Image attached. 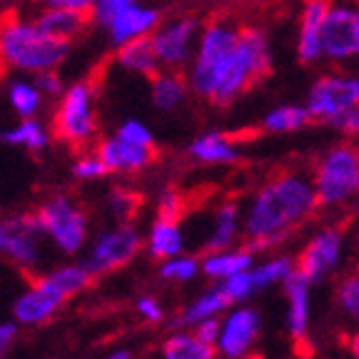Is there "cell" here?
<instances>
[{
	"label": "cell",
	"mask_w": 359,
	"mask_h": 359,
	"mask_svg": "<svg viewBox=\"0 0 359 359\" xmlns=\"http://www.w3.org/2000/svg\"><path fill=\"white\" fill-rule=\"evenodd\" d=\"M272 40L259 25L215 18L200 28L190 65L182 70L190 95L210 105H232L272 73Z\"/></svg>",
	"instance_id": "6da1fadb"
},
{
	"label": "cell",
	"mask_w": 359,
	"mask_h": 359,
	"mask_svg": "<svg viewBox=\"0 0 359 359\" xmlns=\"http://www.w3.org/2000/svg\"><path fill=\"white\" fill-rule=\"evenodd\" d=\"M320 210L312 177L302 170H285L264 182L242 210V230L250 240V250L275 247L307 222Z\"/></svg>",
	"instance_id": "7a4b0ae2"
},
{
	"label": "cell",
	"mask_w": 359,
	"mask_h": 359,
	"mask_svg": "<svg viewBox=\"0 0 359 359\" xmlns=\"http://www.w3.org/2000/svg\"><path fill=\"white\" fill-rule=\"evenodd\" d=\"M70 55V43L53 38L38 22H30L15 13H0V67L20 73L57 70Z\"/></svg>",
	"instance_id": "3957f363"
},
{
	"label": "cell",
	"mask_w": 359,
	"mask_h": 359,
	"mask_svg": "<svg viewBox=\"0 0 359 359\" xmlns=\"http://www.w3.org/2000/svg\"><path fill=\"white\" fill-rule=\"evenodd\" d=\"M309 177L320 208H344L354 202L359 197L357 147L349 140L327 147L317 157Z\"/></svg>",
	"instance_id": "277c9868"
},
{
	"label": "cell",
	"mask_w": 359,
	"mask_h": 359,
	"mask_svg": "<svg viewBox=\"0 0 359 359\" xmlns=\"http://www.w3.org/2000/svg\"><path fill=\"white\" fill-rule=\"evenodd\" d=\"M33 217L38 222L43 237L55 245L57 252L75 257L88 245L90 217L75 197L65 195V192L45 197L38 208L33 210Z\"/></svg>",
	"instance_id": "5b68a950"
},
{
	"label": "cell",
	"mask_w": 359,
	"mask_h": 359,
	"mask_svg": "<svg viewBox=\"0 0 359 359\" xmlns=\"http://www.w3.org/2000/svg\"><path fill=\"white\" fill-rule=\"evenodd\" d=\"M50 133L55 140L65 142L73 150H85L97 137V112H95V83L80 80L62 90L57 107L53 112Z\"/></svg>",
	"instance_id": "8992f818"
},
{
	"label": "cell",
	"mask_w": 359,
	"mask_h": 359,
	"mask_svg": "<svg viewBox=\"0 0 359 359\" xmlns=\"http://www.w3.org/2000/svg\"><path fill=\"white\" fill-rule=\"evenodd\" d=\"M359 105V67L357 65H332L312 80L304 97L312 123L330 125L344 110Z\"/></svg>",
	"instance_id": "52a82bcc"
},
{
	"label": "cell",
	"mask_w": 359,
	"mask_h": 359,
	"mask_svg": "<svg viewBox=\"0 0 359 359\" xmlns=\"http://www.w3.org/2000/svg\"><path fill=\"white\" fill-rule=\"evenodd\" d=\"M327 65H359V0H330L322 20Z\"/></svg>",
	"instance_id": "ba28073f"
},
{
	"label": "cell",
	"mask_w": 359,
	"mask_h": 359,
	"mask_svg": "<svg viewBox=\"0 0 359 359\" xmlns=\"http://www.w3.org/2000/svg\"><path fill=\"white\" fill-rule=\"evenodd\" d=\"M88 252L83 264L93 277L112 275L125 269L142 252V235L133 222H115L107 230H100L93 240H88Z\"/></svg>",
	"instance_id": "9c48e42d"
},
{
	"label": "cell",
	"mask_w": 359,
	"mask_h": 359,
	"mask_svg": "<svg viewBox=\"0 0 359 359\" xmlns=\"http://www.w3.org/2000/svg\"><path fill=\"white\" fill-rule=\"evenodd\" d=\"M43 232L33 212H20L3 217L0 222V257L13 267L38 275L43 264Z\"/></svg>",
	"instance_id": "30bf717a"
},
{
	"label": "cell",
	"mask_w": 359,
	"mask_h": 359,
	"mask_svg": "<svg viewBox=\"0 0 359 359\" xmlns=\"http://www.w3.org/2000/svg\"><path fill=\"white\" fill-rule=\"evenodd\" d=\"M200 22L192 15L168 18L150 33L152 50L157 62L165 70H185L192 60L197 38H200Z\"/></svg>",
	"instance_id": "8fae6325"
},
{
	"label": "cell",
	"mask_w": 359,
	"mask_h": 359,
	"mask_svg": "<svg viewBox=\"0 0 359 359\" xmlns=\"http://www.w3.org/2000/svg\"><path fill=\"white\" fill-rule=\"evenodd\" d=\"M342 247H344V230L339 224L322 227V230L304 245L294 269H297L302 277H307L309 285L325 280L332 269L339 264V259H342Z\"/></svg>",
	"instance_id": "7c38bea8"
},
{
	"label": "cell",
	"mask_w": 359,
	"mask_h": 359,
	"mask_svg": "<svg viewBox=\"0 0 359 359\" xmlns=\"http://www.w3.org/2000/svg\"><path fill=\"white\" fill-rule=\"evenodd\" d=\"M65 304L67 299L60 292H55L43 277L35 275L13 302V320L20 327H45L62 312Z\"/></svg>",
	"instance_id": "4fadbf2b"
},
{
	"label": "cell",
	"mask_w": 359,
	"mask_h": 359,
	"mask_svg": "<svg viewBox=\"0 0 359 359\" xmlns=\"http://www.w3.org/2000/svg\"><path fill=\"white\" fill-rule=\"evenodd\" d=\"M163 22V11L150 6L145 0H128L110 20L105 22L107 38L115 48L130 43V40L147 38L152 30Z\"/></svg>",
	"instance_id": "5bb4252c"
},
{
	"label": "cell",
	"mask_w": 359,
	"mask_h": 359,
	"mask_svg": "<svg viewBox=\"0 0 359 359\" xmlns=\"http://www.w3.org/2000/svg\"><path fill=\"white\" fill-rule=\"evenodd\" d=\"M259 312L255 307L232 309L224 320H219V334L215 349L224 359H242L259 337Z\"/></svg>",
	"instance_id": "9a60e30c"
},
{
	"label": "cell",
	"mask_w": 359,
	"mask_h": 359,
	"mask_svg": "<svg viewBox=\"0 0 359 359\" xmlns=\"http://www.w3.org/2000/svg\"><path fill=\"white\" fill-rule=\"evenodd\" d=\"M330 0H302L297 15V30H294V55L299 65L317 67L325 62L322 57V20Z\"/></svg>",
	"instance_id": "2e32d148"
},
{
	"label": "cell",
	"mask_w": 359,
	"mask_h": 359,
	"mask_svg": "<svg viewBox=\"0 0 359 359\" xmlns=\"http://www.w3.org/2000/svg\"><path fill=\"white\" fill-rule=\"evenodd\" d=\"M95 152L100 155L107 175H135L147 170L157 160V145H133L128 140H120L118 135L102 137L97 142Z\"/></svg>",
	"instance_id": "e0dca14e"
},
{
	"label": "cell",
	"mask_w": 359,
	"mask_h": 359,
	"mask_svg": "<svg viewBox=\"0 0 359 359\" xmlns=\"http://www.w3.org/2000/svg\"><path fill=\"white\" fill-rule=\"evenodd\" d=\"M187 155L200 165L208 168H224V165H235L240 160V142L227 133L210 130V133L197 135L187 147Z\"/></svg>",
	"instance_id": "ac0fdd59"
},
{
	"label": "cell",
	"mask_w": 359,
	"mask_h": 359,
	"mask_svg": "<svg viewBox=\"0 0 359 359\" xmlns=\"http://www.w3.org/2000/svg\"><path fill=\"white\" fill-rule=\"evenodd\" d=\"M309 280L302 277L297 269H292L285 280V294L290 309H287V330L297 344H307L309 337Z\"/></svg>",
	"instance_id": "d6986e66"
},
{
	"label": "cell",
	"mask_w": 359,
	"mask_h": 359,
	"mask_svg": "<svg viewBox=\"0 0 359 359\" xmlns=\"http://www.w3.org/2000/svg\"><path fill=\"white\" fill-rule=\"evenodd\" d=\"M142 247L152 259H160V262L185 252V232L180 227V219L155 217L147 230V237L142 240Z\"/></svg>",
	"instance_id": "ffe728a7"
},
{
	"label": "cell",
	"mask_w": 359,
	"mask_h": 359,
	"mask_svg": "<svg viewBox=\"0 0 359 359\" xmlns=\"http://www.w3.org/2000/svg\"><path fill=\"white\" fill-rule=\"evenodd\" d=\"M150 97L157 110L172 112L190 97V88L182 70H165L160 67L150 78Z\"/></svg>",
	"instance_id": "44dd1931"
},
{
	"label": "cell",
	"mask_w": 359,
	"mask_h": 359,
	"mask_svg": "<svg viewBox=\"0 0 359 359\" xmlns=\"http://www.w3.org/2000/svg\"><path fill=\"white\" fill-rule=\"evenodd\" d=\"M40 28L45 33H50L53 38H60V40H75L78 35L85 33L90 22V13L85 11H70V8H45L38 18H35Z\"/></svg>",
	"instance_id": "7402d4cb"
},
{
	"label": "cell",
	"mask_w": 359,
	"mask_h": 359,
	"mask_svg": "<svg viewBox=\"0 0 359 359\" xmlns=\"http://www.w3.org/2000/svg\"><path fill=\"white\" fill-rule=\"evenodd\" d=\"M242 232V208L235 200H224L212 215V230L208 237V250H227L237 242Z\"/></svg>",
	"instance_id": "603a6c76"
},
{
	"label": "cell",
	"mask_w": 359,
	"mask_h": 359,
	"mask_svg": "<svg viewBox=\"0 0 359 359\" xmlns=\"http://www.w3.org/2000/svg\"><path fill=\"white\" fill-rule=\"evenodd\" d=\"M312 123L304 102H280L269 107L259 120V130L267 135H292Z\"/></svg>",
	"instance_id": "cb8c5ba5"
},
{
	"label": "cell",
	"mask_w": 359,
	"mask_h": 359,
	"mask_svg": "<svg viewBox=\"0 0 359 359\" xmlns=\"http://www.w3.org/2000/svg\"><path fill=\"white\" fill-rule=\"evenodd\" d=\"M255 264V252L250 247L245 250H215V252H208L205 259H200V269L210 280H224V277H232L237 272H245Z\"/></svg>",
	"instance_id": "d4e9b609"
},
{
	"label": "cell",
	"mask_w": 359,
	"mask_h": 359,
	"mask_svg": "<svg viewBox=\"0 0 359 359\" xmlns=\"http://www.w3.org/2000/svg\"><path fill=\"white\" fill-rule=\"evenodd\" d=\"M115 62H118L123 70H128V73L140 75V78H147V80L160 70V62H157V55H155V50H152L150 35L120 45L118 50H115Z\"/></svg>",
	"instance_id": "484cf974"
},
{
	"label": "cell",
	"mask_w": 359,
	"mask_h": 359,
	"mask_svg": "<svg viewBox=\"0 0 359 359\" xmlns=\"http://www.w3.org/2000/svg\"><path fill=\"white\" fill-rule=\"evenodd\" d=\"M0 140L11 147H20L28 152H43L50 147L53 133L48 125H43L38 118H20V123L0 133Z\"/></svg>",
	"instance_id": "4316f807"
},
{
	"label": "cell",
	"mask_w": 359,
	"mask_h": 359,
	"mask_svg": "<svg viewBox=\"0 0 359 359\" xmlns=\"http://www.w3.org/2000/svg\"><path fill=\"white\" fill-rule=\"evenodd\" d=\"M215 344L202 342L192 330L172 332L163 342V359H215Z\"/></svg>",
	"instance_id": "83f0119b"
},
{
	"label": "cell",
	"mask_w": 359,
	"mask_h": 359,
	"mask_svg": "<svg viewBox=\"0 0 359 359\" xmlns=\"http://www.w3.org/2000/svg\"><path fill=\"white\" fill-rule=\"evenodd\" d=\"M227 307H230V299H227V294L222 292V287L215 285V287H210V290L202 292L200 297L192 299V302L187 304L185 312L177 317L175 325L192 327L202 320H210V317H219Z\"/></svg>",
	"instance_id": "f1b7e54d"
},
{
	"label": "cell",
	"mask_w": 359,
	"mask_h": 359,
	"mask_svg": "<svg viewBox=\"0 0 359 359\" xmlns=\"http://www.w3.org/2000/svg\"><path fill=\"white\" fill-rule=\"evenodd\" d=\"M8 102L18 118H35L43 107V93L28 80H13L8 85Z\"/></svg>",
	"instance_id": "f546056e"
},
{
	"label": "cell",
	"mask_w": 359,
	"mask_h": 359,
	"mask_svg": "<svg viewBox=\"0 0 359 359\" xmlns=\"http://www.w3.org/2000/svg\"><path fill=\"white\" fill-rule=\"evenodd\" d=\"M292 269H294V262L290 257H275V259H267V262L257 264V267H250V280H252L255 287V294L272 285H280V282L287 280Z\"/></svg>",
	"instance_id": "4dcf8cb0"
},
{
	"label": "cell",
	"mask_w": 359,
	"mask_h": 359,
	"mask_svg": "<svg viewBox=\"0 0 359 359\" xmlns=\"http://www.w3.org/2000/svg\"><path fill=\"white\" fill-rule=\"evenodd\" d=\"M200 272H202L200 257H195V255H185V252L163 259V264H160V277H163L165 282H175V285L192 282Z\"/></svg>",
	"instance_id": "1f68e13d"
},
{
	"label": "cell",
	"mask_w": 359,
	"mask_h": 359,
	"mask_svg": "<svg viewBox=\"0 0 359 359\" xmlns=\"http://www.w3.org/2000/svg\"><path fill=\"white\" fill-rule=\"evenodd\" d=\"M140 195L130 187H112L107 192V210L115 222H133L135 215L140 212Z\"/></svg>",
	"instance_id": "d6a6232c"
},
{
	"label": "cell",
	"mask_w": 359,
	"mask_h": 359,
	"mask_svg": "<svg viewBox=\"0 0 359 359\" xmlns=\"http://www.w3.org/2000/svg\"><path fill=\"white\" fill-rule=\"evenodd\" d=\"M73 175L83 182H93V180L107 177V170L95 150H80V155L73 163Z\"/></svg>",
	"instance_id": "836d02e7"
},
{
	"label": "cell",
	"mask_w": 359,
	"mask_h": 359,
	"mask_svg": "<svg viewBox=\"0 0 359 359\" xmlns=\"http://www.w3.org/2000/svg\"><path fill=\"white\" fill-rule=\"evenodd\" d=\"M219 287H222V292L227 294L230 304L245 302V299H250L255 294L252 280H250V269H245V272H237V275L219 280Z\"/></svg>",
	"instance_id": "e575fe53"
},
{
	"label": "cell",
	"mask_w": 359,
	"mask_h": 359,
	"mask_svg": "<svg viewBox=\"0 0 359 359\" xmlns=\"http://www.w3.org/2000/svg\"><path fill=\"white\" fill-rule=\"evenodd\" d=\"M337 304L342 307V312L347 314V317H352L354 322H359V272L349 275L347 280L339 285Z\"/></svg>",
	"instance_id": "d590c367"
},
{
	"label": "cell",
	"mask_w": 359,
	"mask_h": 359,
	"mask_svg": "<svg viewBox=\"0 0 359 359\" xmlns=\"http://www.w3.org/2000/svg\"><path fill=\"white\" fill-rule=\"evenodd\" d=\"M115 135H118L120 140L133 142V145L155 147V135H152V130L147 128L142 120H135V118L123 120V123L118 125V130H115Z\"/></svg>",
	"instance_id": "8d00e7d4"
},
{
	"label": "cell",
	"mask_w": 359,
	"mask_h": 359,
	"mask_svg": "<svg viewBox=\"0 0 359 359\" xmlns=\"http://www.w3.org/2000/svg\"><path fill=\"white\" fill-rule=\"evenodd\" d=\"M182 215H185V197H182V192L175 190V187H168V190L160 192V197H157V215L155 217L182 219Z\"/></svg>",
	"instance_id": "74e56055"
},
{
	"label": "cell",
	"mask_w": 359,
	"mask_h": 359,
	"mask_svg": "<svg viewBox=\"0 0 359 359\" xmlns=\"http://www.w3.org/2000/svg\"><path fill=\"white\" fill-rule=\"evenodd\" d=\"M327 128L334 130V133H339L344 140H357V137H359V105L344 110L342 115L332 120Z\"/></svg>",
	"instance_id": "f35d334b"
},
{
	"label": "cell",
	"mask_w": 359,
	"mask_h": 359,
	"mask_svg": "<svg viewBox=\"0 0 359 359\" xmlns=\"http://www.w3.org/2000/svg\"><path fill=\"white\" fill-rule=\"evenodd\" d=\"M135 312H137V317H140L142 322H147V325H160V322L165 320L163 302H160L157 297H152V294H142V297H137V302H135Z\"/></svg>",
	"instance_id": "ab89813d"
},
{
	"label": "cell",
	"mask_w": 359,
	"mask_h": 359,
	"mask_svg": "<svg viewBox=\"0 0 359 359\" xmlns=\"http://www.w3.org/2000/svg\"><path fill=\"white\" fill-rule=\"evenodd\" d=\"M35 88L43 93V97H60L65 85H62L60 75L55 70H45V73H35Z\"/></svg>",
	"instance_id": "60d3db41"
},
{
	"label": "cell",
	"mask_w": 359,
	"mask_h": 359,
	"mask_svg": "<svg viewBox=\"0 0 359 359\" xmlns=\"http://www.w3.org/2000/svg\"><path fill=\"white\" fill-rule=\"evenodd\" d=\"M18 334H20V325L15 320H0V359L11 354L18 342Z\"/></svg>",
	"instance_id": "b9f144b4"
},
{
	"label": "cell",
	"mask_w": 359,
	"mask_h": 359,
	"mask_svg": "<svg viewBox=\"0 0 359 359\" xmlns=\"http://www.w3.org/2000/svg\"><path fill=\"white\" fill-rule=\"evenodd\" d=\"M192 332L200 337L202 342L215 344L217 342V334H219V317H210V320L197 322V325H192Z\"/></svg>",
	"instance_id": "7bdbcfd3"
},
{
	"label": "cell",
	"mask_w": 359,
	"mask_h": 359,
	"mask_svg": "<svg viewBox=\"0 0 359 359\" xmlns=\"http://www.w3.org/2000/svg\"><path fill=\"white\" fill-rule=\"evenodd\" d=\"M45 8H70V11H85L90 13V8L95 6V0H40Z\"/></svg>",
	"instance_id": "ee69618b"
},
{
	"label": "cell",
	"mask_w": 359,
	"mask_h": 359,
	"mask_svg": "<svg viewBox=\"0 0 359 359\" xmlns=\"http://www.w3.org/2000/svg\"><path fill=\"white\" fill-rule=\"evenodd\" d=\"M105 359H133V352L125 347H118V349H110V352L105 354Z\"/></svg>",
	"instance_id": "f6af8a7d"
},
{
	"label": "cell",
	"mask_w": 359,
	"mask_h": 359,
	"mask_svg": "<svg viewBox=\"0 0 359 359\" xmlns=\"http://www.w3.org/2000/svg\"><path fill=\"white\" fill-rule=\"evenodd\" d=\"M352 354H354V359H359V330H357V334L352 337Z\"/></svg>",
	"instance_id": "bcb514c9"
},
{
	"label": "cell",
	"mask_w": 359,
	"mask_h": 359,
	"mask_svg": "<svg viewBox=\"0 0 359 359\" xmlns=\"http://www.w3.org/2000/svg\"><path fill=\"white\" fill-rule=\"evenodd\" d=\"M357 165H359V147H357Z\"/></svg>",
	"instance_id": "7dc6e473"
},
{
	"label": "cell",
	"mask_w": 359,
	"mask_h": 359,
	"mask_svg": "<svg viewBox=\"0 0 359 359\" xmlns=\"http://www.w3.org/2000/svg\"><path fill=\"white\" fill-rule=\"evenodd\" d=\"M0 222H3V215H0Z\"/></svg>",
	"instance_id": "c3c4849f"
},
{
	"label": "cell",
	"mask_w": 359,
	"mask_h": 359,
	"mask_svg": "<svg viewBox=\"0 0 359 359\" xmlns=\"http://www.w3.org/2000/svg\"><path fill=\"white\" fill-rule=\"evenodd\" d=\"M133 359H135V357H133Z\"/></svg>",
	"instance_id": "681fc988"
}]
</instances>
